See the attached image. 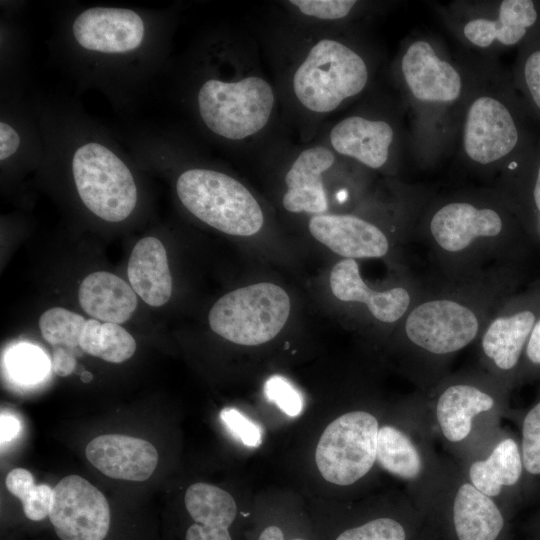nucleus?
I'll list each match as a JSON object with an SVG mask.
<instances>
[{"mask_svg": "<svg viewBox=\"0 0 540 540\" xmlns=\"http://www.w3.org/2000/svg\"><path fill=\"white\" fill-rule=\"evenodd\" d=\"M495 276L453 277L447 286L422 292L402 321L413 350L428 357L451 356L479 339L505 298Z\"/></svg>", "mask_w": 540, "mask_h": 540, "instance_id": "f257e3e1", "label": "nucleus"}, {"mask_svg": "<svg viewBox=\"0 0 540 540\" xmlns=\"http://www.w3.org/2000/svg\"><path fill=\"white\" fill-rule=\"evenodd\" d=\"M428 233L436 255L445 264L457 267L455 277H465L478 274L472 268L478 262L500 254L505 222L494 208L453 201L433 213Z\"/></svg>", "mask_w": 540, "mask_h": 540, "instance_id": "f03ea898", "label": "nucleus"}, {"mask_svg": "<svg viewBox=\"0 0 540 540\" xmlns=\"http://www.w3.org/2000/svg\"><path fill=\"white\" fill-rule=\"evenodd\" d=\"M367 82L364 59L346 44L324 38L309 49L296 68L292 87L304 108L325 114L362 92Z\"/></svg>", "mask_w": 540, "mask_h": 540, "instance_id": "7ed1b4c3", "label": "nucleus"}, {"mask_svg": "<svg viewBox=\"0 0 540 540\" xmlns=\"http://www.w3.org/2000/svg\"><path fill=\"white\" fill-rule=\"evenodd\" d=\"M176 190L190 213L223 233L251 236L263 226V212L255 197L225 173L189 169L179 176Z\"/></svg>", "mask_w": 540, "mask_h": 540, "instance_id": "20e7f679", "label": "nucleus"}, {"mask_svg": "<svg viewBox=\"0 0 540 540\" xmlns=\"http://www.w3.org/2000/svg\"><path fill=\"white\" fill-rule=\"evenodd\" d=\"M202 121L214 134L229 140H242L260 132L269 122L275 94L260 76L235 81L209 79L197 95Z\"/></svg>", "mask_w": 540, "mask_h": 540, "instance_id": "39448f33", "label": "nucleus"}, {"mask_svg": "<svg viewBox=\"0 0 540 540\" xmlns=\"http://www.w3.org/2000/svg\"><path fill=\"white\" fill-rule=\"evenodd\" d=\"M286 291L273 283H257L222 296L210 309V328L239 345L255 346L272 340L290 313Z\"/></svg>", "mask_w": 540, "mask_h": 540, "instance_id": "423d86ee", "label": "nucleus"}, {"mask_svg": "<svg viewBox=\"0 0 540 540\" xmlns=\"http://www.w3.org/2000/svg\"><path fill=\"white\" fill-rule=\"evenodd\" d=\"M77 192L84 205L109 222L125 220L137 203V187L125 163L107 147L89 142L72 160Z\"/></svg>", "mask_w": 540, "mask_h": 540, "instance_id": "0eeeda50", "label": "nucleus"}, {"mask_svg": "<svg viewBox=\"0 0 540 540\" xmlns=\"http://www.w3.org/2000/svg\"><path fill=\"white\" fill-rule=\"evenodd\" d=\"M379 424L366 411H351L332 421L323 431L315 452L322 477L347 486L364 477L376 461Z\"/></svg>", "mask_w": 540, "mask_h": 540, "instance_id": "6e6552de", "label": "nucleus"}, {"mask_svg": "<svg viewBox=\"0 0 540 540\" xmlns=\"http://www.w3.org/2000/svg\"><path fill=\"white\" fill-rule=\"evenodd\" d=\"M49 518L61 540H104L110 527V508L89 481L69 475L53 488Z\"/></svg>", "mask_w": 540, "mask_h": 540, "instance_id": "1a4fd4ad", "label": "nucleus"}, {"mask_svg": "<svg viewBox=\"0 0 540 540\" xmlns=\"http://www.w3.org/2000/svg\"><path fill=\"white\" fill-rule=\"evenodd\" d=\"M539 316L538 302L522 303L504 298L478 339L484 358L501 373L513 371Z\"/></svg>", "mask_w": 540, "mask_h": 540, "instance_id": "9d476101", "label": "nucleus"}, {"mask_svg": "<svg viewBox=\"0 0 540 540\" xmlns=\"http://www.w3.org/2000/svg\"><path fill=\"white\" fill-rule=\"evenodd\" d=\"M518 142V130L507 107L490 96L470 105L463 129V146L468 157L486 165L509 154Z\"/></svg>", "mask_w": 540, "mask_h": 540, "instance_id": "9b49d317", "label": "nucleus"}, {"mask_svg": "<svg viewBox=\"0 0 540 540\" xmlns=\"http://www.w3.org/2000/svg\"><path fill=\"white\" fill-rule=\"evenodd\" d=\"M330 287L338 300L364 305L370 315L383 324L400 322L422 294L417 285L371 289L360 275L357 261L346 258L333 266Z\"/></svg>", "mask_w": 540, "mask_h": 540, "instance_id": "f8f14e48", "label": "nucleus"}, {"mask_svg": "<svg viewBox=\"0 0 540 540\" xmlns=\"http://www.w3.org/2000/svg\"><path fill=\"white\" fill-rule=\"evenodd\" d=\"M80 46L102 53H124L138 48L144 37V23L134 11L94 7L83 11L73 23Z\"/></svg>", "mask_w": 540, "mask_h": 540, "instance_id": "ddd939ff", "label": "nucleus"}, {"mask_svg": "<svg viewBox=\"0 0 540 540\" xmlns=\"http://www.w3.org/2000/svg\"><path fill=\"white\" fill-rule=\"evenodd\" d=\"M311 235L346 259L384 257L390 249L387 235L375 224L351 214H319L309 221Z\"/></svg>", "mask_w": 540, "mask_h": 540, "instance_id": "4468645a", "label": "nucleus"}, {"mask_svg": "<svg viewBox=\"0 0 540 540\" xmlns=\"http://www.w3.org/2000/svg\"><path fill=\"white\" fill-rule=\"evenodd\" d=\"M85 454L104 475L127 481L147 480L158 462L157 450L150 442L121 434H105L92 439Z\"/></svg>", "mask_w": 540, "mask_h": 540, "instance_id": "2eb2a0df", "label": "nucleus"}, {"mask_svg": "<svg viewBox=\"0 0 540 540\" xmlns=\"http://www.w3.org/2000/svg\"><path fill=\"white\" fill-rule=\"evenodd\" d=\"M401 71L412 95L425 102L455 101L462 89L458 71L441 60L426 41L413 42L401 61Z\"/></svg>", "mask_w": 540, "mask_h": 540, "instance_id": "dca6fc26", "label": "nucleus"}, {"mask_svg": "<svg viewBox=\"0 0 540 540\" xmlns=\"http://www.w3.org/2000/svg\"><path fill=\"white\" fill-rule=\"evenodd\" d=\"M334 161V153L325 146H313L301 151L285 175L287 191L282 200L284 208L293 213L325 214L328 201L322 174Z\"/></svg>", "mask_w": 540, "mask_h": 540, "instance_id": "f3484780", "label": "nucleus"}, {"mask_svg": "<svg viewBox=\"0 0 540 540\" xmlns=\"http://www.w3.org/2000/svg\"><path fill=\"white\" fill-rule=\"evenodd\" d=\"M393 136V129L386 121L349 116L331 129L329 139L338 154L379 169L388 160Z\"/></svg>", "mask_w": 540, "mask_h": 540, "instance_id": "a211bd4d", "label": "nucleus"}, {"mask_svg": "<svg viewBox=\"0 0 540 540\" xmlns=\"http://www.w3.org/2000/svg\"><path fill=\"white\" fill-rule=\"evenodd\" d=\"M185 506L194 523L185 540H232L229 528L237 516V505L225 490L207 483L188 487Z\"/></svg>", "mask_w": 540, "mask_h": 540, "instance_id": "6ab92c4d", "label": "nucleus"}, {"mask_svg": "<svg viewBox=\"0 0 540 540\" xmlns=\"http://www.w3.org/2000/svg\"><path fill=\"white\" fill-rule=\"evenodd\" d=\"M495 404V397L476 384L456 382L446 386L435 409L441 433L452 443L465 440L472 430L473 418L492 410Z\"/></svg>", "mask_w": 540, "mask_h": 540, "instance_id": "aec40b11", "label": "nucleus"}, {"mask_svg": "<svg viewBox=\"0 0 540 540\" xmlns=\"http://www.w3.org/2000/svg\"><path fill=\"white\" fill-rule=\"evenodd\" d=\"M131 287L150 306L160 307L172 293L166 250L155 237H144L134 246L127 266Z\"/></svg>", "mask_w": 540, "mask_h": 540, "instance_id": "412c9836", "label": "nucleus"}, {"mask_svg": "<svg viewBox=\"0 0 540 540\" xmlns=\"http://www.w3.org/2000/svg\"><path fill=\"white\" fill-rule=\"evenodd\" d=\"M137 294L123 279L106 271L89 274L78 289L82 309L93 319L121 324L137 307Z\"/></svg>", "mask_w": 540, "mask_h": 540, "instance_id": "4be33fe9", "label": "nucleus"}, {"mask_svg": "<svg viewBox=\"0 0 540 540\" xmlns=\"http://www.w3.org/2000/svg\"><path fill=\"white\" fill-rule=\"evenodd\" d=\"M452 523L457 540H498L505 527L502 511L493 498L470 482L461 484L455 494Z\"/></svg>", "mask_w": 540, "mask_h": 540, "instance_id": "5701e85b", "label": "nucleus"}, {"mask_svg": "<svg viewBox=\"0 0 540 540\" xmlns=\"http://www.w3.org/2000/svg\"><path fill=\"white\" fill-rule=\"evenodd\" d=\"M537 20L531 0H504L496 20L477 18L463 28L464 36L475 46L488 47L495 40L510 46L519 42Z\"/></svg>", "mask_w": 540, "mask_h": 540, "instance_id": "b1692460", "label": "nucleus"}, {"mask_svg": "<svg viewBox=\"0 0 540 540\" xmlns=\"http://www.w3.org/2000/svg\"><path fill=\"white\" fill-rule=\"evenodd\" d=\"M524 470L521 450L512 438L501 440L484 460L469 468L470 483L489 497L498 496L503 487L518 483Z\"/></svg>", "mask_w": 540, "mask_h": 540, "instance_id": "393cba45", "label": "nucleus"}, {"mask_svg": "<svg viewBox=\"0 0 540 540\" xmlns=\"http://www.w3.org/2000/svg\"><path fill=\"white\" fill-rule=\"evenodd\" d=\"M376 461L388 473L404 479L416 480L423 471L422 456L413 440L392 425L379 427Z\"/></svg>", "mask_w": 540, "mask_h": 540, "instance_id": "a878e982", "label": "nucleus"}, {"mask_svg": "<svg viewBox=\"0 0 540 540\" xmlns=\"http://www.w3.org/2000/svg\"><path fill=\"white\" fill-rule=\"evenodd\" d=\"M79 347L107 362L122 363L133 356L136 342L119 324L89 319L84 325Z\"/></svg>", "mask_w": 540, "mask_h": 540, "instance_id": "bb28decb", "label": "nucleus"}, {"mask_svg": "<svg viewBox=\"0 0 540 540\" xmlns=\"http://www.w3.org/2000/svg\"><path fill=\"white\" fill-rule=\"evenodd\" d=\"M86 321L80 314L62 307H54L41 315L39 328L42 337L52 346L74 349L79 346Z\"/></svg>", "mask_w": 540, "mask_h": 540, "instance_id": "cd10ccee", "label": "nucleus"}, {"mask_svg": "<svg viewBox=\"0 0 540 540\" xmlns=\"http://www.w3.org/2000/svg\"><path fill=\"white\" fill-rule=\"evenodd\" d=\"M7 367L16 380L35 383L43 379L49 366L45 354L39 348L21 345L9 353Z\"/></svg>", "mask_w": 540, "mask_h": 540, "instance_id": "c85d7f7f", "label": "nucleus"}, {"mask_svg": "<svg viewBox=\"0 0 540 540\" xmlns=\"http://www.w3.org/2000/svg\"><path fill=\"white\" fill-rule=\"evenodd\" d=\"M405 526L391 517H378L342 531L334 540H407Z\"/></svg>", "mask_w": 540, "mask_h": 540, "instance_id": "c756f323", "label": "nucleus"}, {"mask_svg": "<svg viewBox=\"0 0 540 540\" xmlns=\"http://www.w3.org/2000/svg\"><path fill=\"white\" fill-rule=\"evenodd\" d=\"M521 455L524 470L540 475V401L525 415L522 423Z\"/></svg>", "mask_w": 540, "mask_h": 540, "instance_id": "7c9ffc66", "label": "nucleus"}, {"mask_svg": "<svg viewBox=\"0 0 540 540\" xmlns=\"http://www.w3.org/2000/svg\"><path fill=\"white\" fill-rule=\"evenodd\" d=\"M264 394L269 402L275 403L290 417L298 416L303 410L302 394L283 376H271L264 385Z\"/></svg>", "mask_w": 540, "mask_h": 540, "instance_id": "2f4dec72", "label": "nucleus"}, {"mask_svg": "<svg viewBox=\"0 0 540 540\" xmlns=\"http://www.w3.org/2000/svg\"><path fill=\"white\" fill-rule=\"evenodd\" d=\"M220 418L228 431L243 445L257 448L262 443V429L238 409L227 407L220 412Z\"/></svg>", "mask_w": 540, "mask_h": 540, "instance_id": "473e14b6", "label": "nucleus"}, {"mask_svg": "<svg viewBox=\"0 0 540 540\" xmlns=\"http://www.w3.org/2000/svg\"><path fill=\"white\" fill-rule=\"evenodd\" d=\"M290 5L308 17L338 20L346 17L357 3L352 0H291Z\"/></svg>", "mask_w": 540, "mask_h": 540, "instance_id": "72a5a7b5", "label": "nucleus"}, {"mask_svg": "<svg viewBox=\"0 0 540 540\" xmlns=\"http://www.w3.org/2000/svg\"><path fill=\"white\" fill-rule=\"evenodd\" d=\"M53 489L46 484H33L20 497L25 516L41 521L49 516Z\"/></svg>", "mask_w": 540, "mask_h": 540, "instance_id": "f704fd0d", "label": "nucleus"}, {"mask_svg": "<svg viewBox=\"0 0 540 540\" xmlns=\"http://www.w3.org/2000/svg\"><path fill=\"white\" fill-rule=\"evenodd\" d=\"M524 77L533 101L540 108V50L527 58Z\"/></svg>", "mask_w": 540, "mask_h": 540, "instance_id": "c9c22d12", "label": "nucleus"}, {"mask_svg": "<svg viewBox=\"0 0 540 540\" xmlns=\"http://www.w3.org/2000/svg\"><path fill=\"white\" fill-rule=\"evenodd\" d=\"M9 492L19 497L33 484H35L32 473L24 468H15L11 470L5 480Z\"/></svg>", "mask_w": 540, "mask_h": 540, "instance_id": "e433bc0d", "label": "nucleus"}, {"mask_svg": "<svg viewBox=\"0 0 540 540\" xmlns=\"http://www.w3.org/2000/svg\"><path fill=\"white\" fill-rule=\"evenodd\" d=\"M51 365L54 373L58 376L70 375L76 366V359L72 349L62 346L54 347Z\"/></svg>", "mask_w": 540, "mask_h": 540, "instance_id": "4c0bfd02", "label": "nucleus"}, {"mask_svg": "<svg viewBox=\"0 0 540 540\" xmlns=\"http://www.w3.org/2000/svg\"><path fill=\"white\" fill-rule=\"evenodd\" d=\"M20 137L16 130L5 122L0 123V159L12 156L19 147Z\"/></svg>", "mask_w": 540, "mask_h": 540, "instance_id": "58836bf2", "label": "nucleus"}, {"mask_svg": "<svg viewBox=\"0 0 540 540\" xmlns=\"http://www.w3.org/2000/svg\"><path fill=\"white\" fill-rule=\"evenodd\" d=\"M524 356L530 365L540 367V316L530 333Z\"/></svg>", "mask_w": 540, "mask_h": 540, "instance_id": "ea45409f", "label": "nucleus"}, {"mask_svg": "<svg viewBox=\"0 0 540 540\" xmlns=\"http://www.w3.org/2000/svg\"><path fill=\"white\" fill-rule=\"evenodd\" d=\"M0 425H1V443L11 441L19 434L20 422L16 417L10 414L2 413Z\"/></svg>", "mask_w": 540, "mask_h": 540, "instance_id": "a19ab883", "label": "nucleus"}, {"mask_svg": "<svg viewBox=\"0 0 540 540\" xmlns=\"http://www.w3.org/2000/svg\"><path fill=\"white\" fill-rule=\"evenodd\" d=\"M258 540H308L304 537L287 539L284 530L278 525H268L263 528L258 536Z\"/></svg>", "mask_w": 540, "mask_h": 540, "instance_id": "79ce46f5", "label": "nucleus"}, {"mask_svg": "<svg viewBox=\"0 0 540 540\" xmlns=\"http://www.w3.org/2000/svg\"><path fill=\"white\" fill-rule=\"evenodd\" d=\"M533 200L535 207L540 213V166L537 172L534 188H533Z\"/></svg>", "mask_w": 540, "mask_h": 540, "instance_id": "37998d69", "label": "nucleus"}, {"mask_svg": "<svg viewBox=\"0 0 540 540\" xmlns=\"http://www.w3.org/2000/svg\"><path fill=\"white\" fill-rule=\"evenodd\" d=\"M93 379V375L88 372V371H84L82 374H81V380L84 382V383H89L90 381H92Z\"/></svg>", "mask_w": 540, "mask_h": 540, "instance_id": "c03bdc74", "label": "nucleus"}]
</instances>
